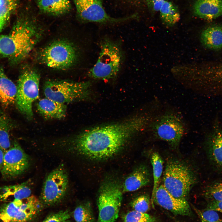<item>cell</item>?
<instances>
[{"instance_id":"9a60e30c","label":"cell","mask_w":222,"mask_h":222,"mask_svg":"<svg viewBox=\"0 0 222 222\" xmlns=\"http://www.w3.org/2000/svg\"><path fill=\"white\" fill-rule=\"evenodd\" d=\"M151 200L152 204L155 203L176 215L188 216L191 214L190 207L186 199L175 197L162 184L159 186Z\"/></svg>"},{"instance_id":"ffe728a7","label":"cell","mask_w":222,"mask_h":222,"mask_svg":"<svg viewBox=\"0 0 222 222\" xmlns=\"http://www.w3.org/2000/svg\"><path fill=\"white\" fill-rule=\"evenodd\" d=\"M30 182L0 187V201H6L12 198L23 199L30 196L31 190Z\"/></svg>"},{"instance_id":"277c9868","label":"cell","mask_w":222,"mask_h":222,"mask_svg":"<svg viewBox=\"0 0 222 222\" xmlns=\"http://www.w3.org/2000/svg\"><path fill=\"white\" fill-rule=\"evenodd\" d=\"M162 184L175 198L186 199L196 182L192 170L179 160L167 161L164 172Z\"/></svg>"},{"instance_id":"9c48e42d","label":"cell","mask_w":222,"mask_h":222,"mask_svg":"<svg viewBox=\"0 0 222 222\" xmlns=\"http://www.w3.org/2000/svg\"><path fill=\"white\" fill-rule=\"evenodd\" d=\"M148 125L154 137L166 142L174 148L179 146L185 131L181 118L170 112L152 119Z\"/></svg>"},{"instance_id":"d4e9b609","label":"cell","mask_w":222,"mask_h":222,"mask_svg":"<svg viewBox=\"0 0 222 222\" xmlns=\"http://www.w3.org/2000/svg\"><path fill=\"white\" fill-rule=\"evenodd\" d=\"M151 163L153 168L154 184L151 199L154 196L159 186V182L163 169V161L160 155L156 152L153 153L150 158Z\"/></svg>"},{"instance_id":"e575fe53","label":"cell","mask_w":222,"mask_h":222,"mask_svg":"<svg viewBox=\"0 0 222 222\" xmlns=\"http://www.w3.org/2000/svg\"><path fill=\"white\" fill-rule=\"evenodd\" d=\"M207 208L222 213V201H209Z\"/></svg>"},{"instance_id":"d6a6232c","label":"cell","mask_w":222,"mask_h":222,"mask_svg":"<svg viewBox=\"0 0 222 222\" xmlns=\"http://www.w3.org/2000/svg\"><path fill=\"white\" fill-rule=\"evenodd\" d=\"M70 217L68 210L61 211L48 216L43 222H67Z\"/></svg>"},{"instance_id":"cb8c5ba5","label":"cell","mask_w":222,"mask_h":222,"mask_svg":"<svg viewBox=\"0 0 222 222\" xmlns=\"http://www.w3.org/2000/svg\"><path fill=\"white\" fill-rule=\"evenodd\" d=\"M161 19L165 25L171 26L180 19V14L176 6L168 0H166L159 11Z\"/></svg>"},{"instance_id":"5b68a950","label":"cell","mask_w":222,"mask_h":222,"mask_svg":"<svg viewBox=\"0 0 222 222\" xmlns=\"http://www.w3.org/2000/svg\"><path fill=\"white\" fill-rule=\"evenodd\" d=\"M40 80L37 70L27 67L18 80L15 103L19 110L29 119L33 116L32 104L39 97Z\"/></svg>"},{"instance_id":"5bb4252c","label":"cell","mask_w":222,"mask_h":222,"mask_svg":"<svg viewBox=\"0 0 222 222\" xmlns=\"http://www.w3.org/2000/svg\"><path fill=\"white\" fill-rule=\"evenodd\" d=\"M29 160L28 155L19 144L14 143L4 152L0 170L2 176L10 179L22 174L28 168Z\"/></svg>"},{"instance_id":"ba28073f","label":"cell","mask_w":222,"mask_h":222,"mask_svg":"<svg viewBox=\"0 0 222 222\" xmlns=\"http://www.w3.org/2000/svg\"><path fill=\"white\" fill-rule=\"evenodd\" d=\"M77 50L71 43L66 40L54 42L43 49L39 54V61L52 68L65 70L76 62Z\"/></svg>"},{"instance_id":"d590c367","label":"cell","mask_w":222,"mask_h":222,"mask_svg":"<svg viewBox=\"0 0 222 222\" xmlns=\"http://www.w3.org/2000/svg\"><path fill=\"white\" fill-rule=\"evenodd\" d=\"M4 153V151L0 147V170L2 165Z\"/></svg>"},{"instance_id":"6da1fadb","label":"cell","mask_w":222,"mask_h":222,"mask_svg":"<svg viewBox=\"0 0 222 222\" xmlns=\"http://www.w3.org/2000/svg\"><path fill=\"white\" fill-rule=\"evenodd\" d=\"M151 116L139 115L122 122L84 131L75 139L76 150L95 160L106 159L118 153L133 134L148 125Z\"/></svg>"},{"instance_id":"f546056e","label":"cell","mask_w":222,"mask_h":222,"mask_svg":"<svg viewBox=\"0 0 222 222\" xmlns=\"http://www.w3.org/2000/svg\"><path fill=\"white\" fill-rule=\"evenodd\" d=\"M155 218L146 213L133 210L124 216L123 222H155Z\"/></svg>"},{"instance_id":"d6986e66","label":"cell","mask_w":222,"mask_h":222,"mask_svg":"<svg viewBox=\"0 0 222 222\" xmlns=\"http://www.w3.org/2000/svg\"><path fill=\"white\" fill-rule=\"evenodd\" d=\"M38 110L44 117L61 119L65 116L67 107L62 104L46 97L40 100L37 104Z\"/></svg>"},{"instance_id":"484cf974","label":"cell","mask_w":222,"mask_h":222,"mask_svg":"<svg viewBox=\"0 0 222 222\" xmlns=\"http://www.w3.org/2000/svg\"><path fill=\"white\" fill-rule=\"evenodd\" d=\"M11 125L7 118L0 114V147L5 152L11 146L10 133Z\"/></svg>"},{"instance_id":"8fae6325","label":"cell","mask_w":222,"mask_h":222,"mask_svg":"<svg viewBox=\"0 0 222 222\" xmlns=\"http://www.w3.org/2000/svg\"><path fill=\"white\" fill-rule=\"evenodd\" d=\"M68 181L64 169L58 167L52 171L45 181L40 197L43 205L49 206L60 201L68 190Z\"/></svg>"},{"instance_id":"e0dca14e","label":"cell","mask_w":222,"mask_h":222,"mask_svg":"<svg viewBox=\"0 0 222 222\" xmlns=\"http://www.w3.org/2000/svg\"><path fill=\"white\" fill-rule=\"evenodd\" d=\"M193 10L198 17L212 20L222 16V0H197Z\"/></svg>"},{"instance_id":"4fadbf2b","label":"cell","mask_w":222,"mask_h":222,"mask_svg":"<svg viewBox=\"0 0 222 222\" xmlns=\"http://www.w3.org/2000/svg\"><path fill=\"white\" fill-rule=\"evenodd\" d=\"M77 13L82 20L101 23H116L131 19L132 16L116 18L110 17L103 8L101 0H73Z\"/></svg>"},{"instance_id":"4dcf8cb0","label":"cell","mask_w":222,"mask_h":222,"mask_svg":"<svg viewBox=\"0 0 222 222\" xmlns=\"http://www.w3.org/2000/svg\"><path fill=\"white\" fill-rule=\"evenodd\" d=\"M194 209L199 217L201 222H222L217 212L207 208L199 210L195 208Z\"/></svg>"},{"instance_id":"7402d4cb","label":"cell","mask_w":222,"mask_h":222,"mask_svg":"<svg viewBox=\"0 0 222 222\" xmlns=\"http://www.w3.org/2000/svg\"><path fill=\"white\" fill-rule=\"evenodd\" d=\"M17 86L6 75L0 68V103L7 107L15 103Z\"/></svg>"},{"instance_id":"f1b7e54d","label":"cell","mask_w":222,"mask_h":222,"mask_svg":"<svg viewBox=\"0 0 222 222\" xmlns=\"http://www.w3.org/2000/svg\"><path fill=\"white\" fill-rule=\"evenodd\" d=\"M19 0H0V19L7 21L19 6Z\"/></svg>"},{"instance_id":"2e32d148","label":"cell","mask_w":222,"mask_h":222,"mask_svg":"<svg viewBox=\"0 0 222 222\" xmlns=\"http://www.w3.org/2000/svg\"><path fill=\"white\" fill-rule=\"evenodd\" d=\"M206 145L210 160L215 166L222 170V128L217 124L208 134Z\"/></svg>"},{"instance_id":"83f0119b","label":"cell","mask_w":222,"mask_h":222,"mask_svg":"<svg viewBox=\"0 0 222 222\" xmlns=\"http://www.w3.org/2000/svg\"><path fill=\"white\" fill-rule=\"evenodd\" d=\"M204 195L209 201H222V179L208 185L205 189Z\"/></svg>"},{"instance_id":"603a6c76","label":"cell","mask_w":222,"mask_h":222,"mask_svg":"<svg viewBox=\"0 0 222 222\" xmlns=\"http://www.w3.org/2000/svg\"><path fill=\"white\" fill-rule=\"evenodd\" d=\"M36 2L42 12L54 16L64 14L71 9L69 0H36Z\"/></svg>"},{"instance_id":"44dd1931","label":"cell","mask_w":222,"mask_h":222,"mask_svg":"<svg viewBox=\"0 0 222 222\" xmlns=\"http://www.w3.org/2000/svg\"><path fill=\"white\" fill-rule=\"evenodd\" d=\"M200 41L205 47L217 50L222 48V26L215 25L204 30L200 35Z\"/></svg>"},{"instance_id":"52a82bcc","label":"cell","mask_w":222,"mask_h":222,"mask_svg":"<svg viewBox=\"0 0 222 222\" xmlns=\"http://www.w3.org/2000/svg\"><path fill=\"white\" fill-rule=\"evenodd\" d=\"M122 191L119 184L109 180L100 187L97 200V222H114L118 217L122 200Z\"/></svg>"},{"instance_id":"8992f818","label":"cell","mask_w":222,"mask_h":222,"mask_svg":"<svg viewBox=\"0 0 222 222\" xmlns=\"http://www.w3.org/2000/svg\"><path fill=\"white\" fill-rule=\"evenodd\" d=\"M91 85L89 81L49 80L44 84L43 92L46 97L65 104L86 98Z\"/></svg>"},{"instance_id":"1f68e13d","label":"cell","mask_w":222,"mask_h":222,"mask_svg":"<svg viewBox=\"0 0 222 222\" xmlns=\"http://www.w3.org/2000/svg\"><path fill=\"white\" fill-rule=\"evenodd\" d=\"M150 200L147 194H142L134 198L131 202V206L136 211L146 213L149 209Z\"/></svg>"},{"instance_id":"ac0fdd59","label":"cell","mask_w":222,"mask_h":222,"mask_svg":"<svg viewBox=\"0 0 222 222\" xmlns=\"http://www.w3.org/2000/svg\"><path fill=\"white\" fill-rule=\"evenodd\" d=\"M150 176L147 167L141 165L136 168L125 179L122 188L123 192L136 191L148 185Z\"/></svg>"},{"instance_id":"7a4b0ae2","label":"cell","mask_w":222,"mask_h":222,"mask_svg":"<svg viewBox=\"0 0 222 222\" xmlns=\"http://www.w3.org/2000/svg\"><path fill=\"white\" fill-rule=\"evenodd\" d=\"M42 33L35 21L21 17L9 34L0 36V54L19 62L31 51L40 39Z\"/></svg>"},{"instance_id":"7c38bea8","label":"cell","mask_w":222,"mask_h":222,"mask_svg":"<svg viewBox=\"0 0 222 222\" xmlns=\"http://www.w3.org/2000/svg\"><path fill=\"white\" fill-rule=\"evenodd\" d=\"M196 70L193 79L199 89L210 96L222 95V63L205 64Z\"/></svg>"},{"instance_id":"8d00e7d4","label":"cell","mask_w":222,"mask_h":222,"mask_svg":"<svg viewBox=\"0 0 222 222\" xmlns=\"http://www.w3.org/2000/svg\"><path fill=\"white\" fill-rule=\"evenodd\" d=\"M7 22L6 21L0 19V31L2 29Z\"/></svg>"},{"instance_id":"3957f363","label":"cell","mask_w":222,"mask_h":222,"mask_svg":"<svg viewBox=\"0 0 222 222\" xmlns=\"http://www.w3.org/2000/svg\"><path fill=\"white\" fill-rule=\"evenodd\" d=\"M122 54L117 43L108 38L104 39L101 43L97 60L89 71V76L103 80L115 78L121 67Z\"/></svg>"},{"instance_id":"30bf717a","label":"cell","mask_w":222,"mask_h":222,"mask_svg":"<svg viewBox=\"0 0 222 222\" xmlns=\"http://www.w3.org/2000/svg\"><path fill=\"white\" fill-rule=\"evenodd\" d=\"M41 201L34 196L23 199H14L0 207L2 222H28L42 207Z\"/></svg>"},{"instance_id":"4316f807","label":"cell","mask_w":222,"mask_h":222,"mask_svg":"<svg viewBox=\"0 0 222 222\" xmlns=\"http://www.w3.org/2000/svg\"><path fill=\"white\" fill-rule=\"evenodd\" d=\"M73 216L77 222H94V217L90 204L86 203L77 206Z\"/></svg>"},{"instance_id":"836d02e7","label":"cell","mask_w":222,"mask_h":222,"mask_svg":"<svg viewBox=\"0 0 222 222\" xmlns=\"http://www.w3.org/2000/svg\"><path fill=\"white\" fill-rule=\"evenodd\" d=\"M166 0H146L148 7L154 11L159 12L163 3Z\"/></svg>"}]
</instances>
